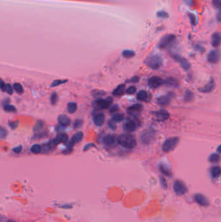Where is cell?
Instances as JSON below:
<instances>
[{
  "label": "cell",
  "mask_w": 221,
  "mask_h": 222,
  "mask_svg": "<svg viewBox=\"0 0 221 222\" xmlns=\"http://www.w3.org/2000/svg\"><path fill=\"white\" fill-rule=\"evenodd\" d=\"M117 143L127 149H133L136 146V140L132 134H123L117 137Z\"/></svg>",
  "instance_id": "obj_1"
},
{
  "label": "cell",
  "mask_w": 221,
  "mask_h": 222,
  "mask_svg": "<svg viewBox=\"0 0 221 222\" xmlns=\"http://www.w3.org/2000/svg\"><path fill=\"white\" fill-rule=\"evenodd\" d=\"M145 63L152 70H158L162 67L163 61L159 55H154L148 56L145 60Z\"/></svg>",
  "instance_id": "obj_2"
},
{
  "label": "cell",
  "mask_w": 221,
  "mask_h": 222,
  "mask_svg": "<svg viewBox=\"0 0 221 222\" xmlns=\"http://www.w3.org/2000/svg\"><path fill=\"white\" fill-rule=\"evenodd\" d=\"M180 139L178 137H171L166 140L162 145V150L168 153L173 151L177 146L179 143Z\"/></svg>",
  "instance_id": "obj_3"
},
{
  "label": "cell",
  "mask_w": 221,
  "mask_h": 222,
  "mask_svg": "<svg viewBox=\"0 0 221 222\" xmlns=\"http://www.w3.org/2000/svg\"><path fill=\"white\" fill-rule=\"evenodd\" d=\"M112 101L113 99L111 98V97H108V98L105 99H98L97 100L94 101L92 105L93 107L95 108L97 110L106 109L112 104Z\"/></svg>",
  "instance_id": "obj_4"
},
{
  "label": "cell",
  "mask_w": 221,
  "mask_h": 222,
  "mask_svg": "<svg viewBox=\"0 0 221 222\" xmlns=\"http://www.w3.org/2000/svg\"><path fill=\"white\" fill-rule=\"evenodd\" d=\"M175 39V35H171H171H165L161 38L159 44H158L159 48L161 49H166L169 48L170 45H171L174 42Z\"/></svg>",
  "instance_id": "obj_5"
},
{
  "label": "cell",
  "mask_w": 221,
  "mask_h": 222,
  "mask_svg": "<svg viewBox=\"0 0 221 222\" xmlns=\"http://www.w3.org/2000/svg\"><path fill=\"white\" fill-rule=\"evenodd\" d=\"M173 189L174 192L179 196H183L188 192V189L184 182L177 180L174 183Z\"/></svg>",
  "instance_id": "obj_6"
},
{
  "label": "cell",
  "mask_w": 221,
  "mask_h": 222,
  "mask_svg": "<svg viewBox=\"0 0 221 222\" xmlns=\"http://www.w3.org/2000/svg\"><path fill=\"white\" fill-rule=\"evenodd\" d=\"M173 58L174 60L177 61V62L180 64V66L182 67L184 70H189L191 67V64L186 59L184 58L183 56H180L179 55L174 54L173 55Z\"/></svg>",
  "instance_id": "obj_7"
},
{
  "label": "cell",
  "mask_w": 221,
  "mask_h": 222,
  "mask_svg": "<svg viewBox=\"0 0 221 222\" xmlns=\"http://www.w3.org/2000/svg\"><path fill=\"white\" fill-rule=\"evenodd\" d=\"M164 81L163 79H162L161 77H157V76H154V77H152L151 78L149 79V80L148 81V84L149 86L151 88H157L158 87H161L162 85L163 84Z\"/></svg>",
  "instance_id": "obj_8"
},
{
  "label": "cell",
  "mask_w": 221,
  "mask_h": 222,
  "mask_svg": "<svg viewBox=\"0 0 221 222\" xmlns=\"http://www.w3.org/2000/svg\"><path fill=\"white\" fill-rule=\"evenodd\" d=\"M220 60V53L219 50L215 49L211 51L208 55V60L211 64H216Z\"/></svg>",
  "instance_id": "obj_9"
},
{
  "label": "cell",
  "mask_w": 221,
  "mask_h": 222,
  "mask_svg": "<svg viewBox=\"0 0 221 222\" xmlns=\"http://www.w3.org/2000/svg\"><path fill=\"white\" fill-rule=\"evenodd\" d=\"M154 131L151 129H148L144 131L142 136H141V140H142L143 143L148 144L153 139H154Z\"/></svg>",
  "instance_id": "obj_10"
},
{
  "label": "cell",
  "mask_w": 221,
  "mask_h": 222,
  "mask_svg": "<svg viewBox=\"0 0 221 222\" xmlns=\"http://www.w3.org/2000/svg\"><path fill=\"white\" fill-rule=\"evenodd\" d=\"M103 143L107 147H114L117 144V138L115 135H108L104 138Z\"/></svg>",
  "instance_id": "obj_11"
},
{
  "label": "cell",
  "mask_w": 221,
  "mask_h": 222,
  "mask_svg": "<svg viewBox=\"0 0 221 222\" xmlns=\"http://www.w3.org/2000/svg\"><path fill=\"white\" fill-rule=\"evenodd\" d=\"M195 201L200 206L202 207H208L209 204V201L208 199L202 194L200 193H197L194 196Z\"/></svg>",
  "instance_id": "obj_12"
},
{
  "label": "cell",
  "mask_w": 221,
  "mask_h": 222,
  "mask_svg": "<svg viewBox=\"0 0 221 222\" xmlns=\"http://www.w3.org/2000/svg\"><path fill=\"white\" fill-rule=\"evenodd\" d=\"M138 127V123L134 119H129L124 124V129L127 132L131 133L135 130Z\"/></svg>",
  "instance_id": "obj_13"
},
{
  "label": "cell",
  "mask_w": 221,
  "mask_h": 222,
  "mask_svg": "<svg viewBox=\"0 0 221 222\" xmlns=\"http://www.w3.org/2000/svg\"><path fill=\"white\" fill-rule=\"evenodd\" d=\"M215 83L213 80V79H211L202 88L199 89V91L203 93H209L211 92L215 89Z\"/></svg>",
  "instance_id": "obj_14"
},
{
  "label": "cell",
  "mask_w": 221,
  "mask_h": 222,
  "mask_svg": "<svg viewBox=\"0 0 221 222\" xmlns=\"http://www.w3.org/2000/svg\"><path fill=\"white\" fill-rule=\"evenodd\" d=\"M155 116L158 121L164 122L169 118V113L165 110H160L156 112Z\"/></svg>",
  "instance_id": "obj_15"
},
{
  "label": "cell",
  "mask_w": 221,
  "mask_h": 222,
  "mask_svg": "<svg viewBox=\"0 0 221 222\" xmlns=\"http://www.w3.org/2000/svg\"><path fill=\"white\" fill-rule=\"evenodd\" d=\"M143 110V106L141 104H134L127 109V113L130 115H137Z\"/></svg>",
  "instance_id": "obj_16"
},
{
  "label": "cell",
  "mask_w": 221,
  "mask_h": 222,
  "mask_svg": "<svg viewBox=\"0 0 221 222\" xmlns=\"http://www.w3.org/2000/svg\"><path fill=\"white\" fill-rule=\"evenodd\" d=\"M93 121L97 126H102L105 123V116L103 113H98L94 116Z\"/></svg>",
  "instance_id": "obj_17"
},
{
  "label": "cell",
  "mask_w": 221,
  "mask_h": 222,
  "mask_svg": "<svg viewBox=\"0 0 221 222\" xmlns=\"http://www.w3.org/2000/svg\"><path fill=\"white\" fill-rule=\"evenodd\" d=\"M58 121L61 126L63 127L69 126L71 123L70 118L66 115H60L58 118Z\"/></svg>",
  "instance_id": "obj_18"
},
{
  "label": "cell",
  "mask_w": 221,
  "mask_h": 222,
  "mask_svg": "<svg viewBox=\"0 0 221 222\" xmlns=\"http://www.w3.org/2000/svg\"><path fill=\"white\" fill-rule=\"evenodd\" d=\"M220 41H221L220 34L219 33H215L212 35V38H211V44L213 45V47L214 48L219 47L220 44Z\"/></svg>",
  "instance_id": "obj_19"
},
{
  "label": "cell",
  "mask_w": 221,
  "mask_h": 222,
  "mask_svg": "<svg viewBox=\"0 0 221 222\" xmlns=\"http://www.w3.org/2000/svg\"><path fill=\"white\" fill-rule=\"evenodd\" d=\"M124 90H125V84H121L119 86L116 88L114 91H113V95L116 96H120L124 94Z\"/></svg>",
  "instance_id": "obj_20"
},
{
  "label": "cell",
  "mask_w": 221,
  "mask_h": 222,
  "mask_svg": "<svg viewBox=\"0 0 221 222\" xmlns=\"http://www.w3.org/2000/svg\"><path fill=\"white\" fill-rule=\"evenodd\" d=\"M149 94L145 90H140L137 94V99L141 101H146L149 99Z\"/></svg>",
  "instance_id": "obj_21"
},
{
  "label": "cell",
  "mask_w": 221,
  "mask_h": 222,
  "mask_svg": "<svg viewBox=\"0 0 221 222\" xmlns=\"http://www.w3.org/2000/svg\"><path fill=\"white\" fill-rule=\"evenodd\" d=\"M165 83L167 86L171 87H177L179 84L177 79H175L174 78H172V77L167 78L165 81Z\"/></svg>",
  "instance_id": "obj_22"
},
{
  "label": "cell",
  "mask_w": 221,
  "mask_h": 222,
  "mask_svg": "<svg viewBox=\"0 0 221 222\" xmlns=\"http://www.w3.org/2000/svg\"><path fill=\"white\" fill-rule=\"evenodd\" d=\"M84 134L82 132H77V133H75L74 135L73 136L72 138L71 139V141L73 142V144H75L77 143H78L80 142L82 138H83Z\"/></svg>",
  "instance_id": "obj_23"
},
{
  "label": "cell",
  "mask_w": 221,
  "mask_h": 222,
  "mask_svg": "<svg viewBox=\"0 0 221 222\" xmlns=\"http://www.w3.org/2000/svg\"><path fill=\"white\" fill-rule=\"evenodd\" d=\"M157 103L162 106H167L169 103V99L166 96L160 97L157 99Z\"/></svg>",
  "instance_id": "obj_24"
},
{
  "label": "cell",
  "mask_w": 221,
  "mask_h": 222,
  "mask_svg": "<svg viewBox=\"0 0 221 222\" xmlns=\"http://www.w3.org/2000/svg\"><path fill=\"white\" fill-rule=\"evenodd\" d=\"M194 99V94L192 91L188 90L184 94V100L186 102H190Z\"/></svg>",
  "instance_id": "obj_25"
},
{
  "label": "cell",
  "mask_w": 221,
  "mask_h": 222,
  "mask_svg": "<svg viewBox=\"0 0 221 222\" xmlns=\"http://www.w3.org/2000/svg\"><path fill=\"white\" fill-rule=\"evenodd\" d=\"M67 111H68L69 113H70V114L74 113L77 109V103H74V102H70V103L67 104Z\"/></svg>",
  "instance_id": "obj_26"
},
{
  "label": "cell",
  "mask_w": 221,
  "mask_h": 222,
  "mask_svg": "<svg viewBox=\"0 0 221 222\" xmlns=\"http://www.w3.org/2000/svg\"><path fill=\"white\" fill-rule=\"evenodd\" d=\"M44 128V123L42 121H38L34 127V131L36 133L42 131Z\"/></svg>",
  "instance_id": "obj_27"
},
{
  "label": "cell",
  "mask_w": 221,
  "mask_h": 222,
  "mask_svg": "<svg viewBox=\"0 0 221 222\" xmlns=\"http://www.w3.org/2000/svg\"><path fill=\"white\" fill-rule=\"evenodd\" d=\"M220 168L219 166H214L211 169V174L213 178H217L220 175Z\"/></svg>",
  "instance_id": "obj_28"
},
{
  "label": "cell",
  "mask_w": 221,
  "mask_h": 222,
  "mask_svg": "<svg viewBox=\"0 0 221 222\" xmlns=\"http://www.w3.org/2000/svg\"><path fill=\"white\" fill-rule=\"evenodd\" d=\"M2 90L5 92H7L9 94H13L14 92L13 87L10 84H4L2 88Z\"/></svg>",
  "instance_id": "obj_29"
},
{
  "label": "cell",
  "mask_w": 221,
  "mask_h": 222,
  "mask_svg": "<svg viewBox=\"0 0 221 222\" xmlns=\"http://www.w3.org/2000/svg\"><path fill=\"white\" fill-rule=\"evenodd\" d=\"M124 116L122 114H116L112 118V121L114 123H120L123 121Z\"/></svg>",
  "instance_id": "obj_30"
},
{
  "label": "cell",
  "mask_w": 221,
  "mask_h": 222,
  "mask_svg": "<svg viewBox=\"0 0 221 222\" xmlns=\"http://www.w3.org/2000/svg\"><path fill=\"white\" fill-rule=\"evenodd\" d=\"M160 169L163 174L168 176V177L172 175V173L171 172V170H170L166 166H165V165H161L160 167Z\"/></svg>",
  "instance_id": "obj_31"
},
{
  "label": "cell",
  "mask_w": 221,
  "mask_h": 222,
  "mask_svg": "<svg viewBox=\"0 0 221 222\" xmlns=\"http://www.w3.org/2000/svg\"><path fill=\"white\" fill-rule=\"evenodd\" d=\"M123 56L126 59H131L135 56V52L132 50H124L123 52Z\"/></svg>",
  "instance_id": "obj_32"
},
{
  "label": "cell",
  "mask_w": 221,
  "mask_h": 222,
  "mask_svg": "<svg viewBox=\"0 0 221 222\" xmlns=\"http://www.w3.org/2000/svg\"><path fill=\"white\" fill-rule=\"evenodd\" d=\"M56 137H57L60 142H62V143L66 144L67 141H68V136L66 133H60Z\"/></svg>",
  "instance_id": "obj_33"
},
{
  "label": "cell",
  "mask_w": 221,
  "mask_h": 222,
  "mask_svg": "<svg viewBox=\"0 0 221 222\" xmlns=\"http://www.w3.org/2000/svg\"><path fill=\"white\" fill-rule=\"evenodd\" d=\"M209 161L212 163H217L220 161V155L217 153H213L209 157Z\"/></svg>",
  "instance_id": "obj_34"
},
{
  "label": "cell",
  "mask_w": 221,
  "mask_h": 222,
  "mask_svg": "<svg viewBox=\"0 0 221 222\" xmlns=\"http://www.w3.org/2000/svg\"><path fill=\"white\" fill-rule=\"evenodd\" d=\"M13 89L18 94H22L24 92V88L20 83H14Z\"/></svg>",
  "instance_id": "obj_35"
},
{
  "label": "cell",
  "mask_w": 221,
  "mask_h": 222,
  "mask_svg": "<svg viewBox=\"0 0 221 222\" xmlns=\"http://www.w3.org/2000/svg\"><path fill=\"white\" fill-rule=\"evenodd\" d=\"M106 92L104 90H93L92 92V94L93 97H99L106 95Z\"/></svg>",
  "instance_id": "obj_36"
},
{
  "label": "cell",
  "mask_w": 221,
  "mask_h": 222,
  "mask_svg": "<svg viewBox=\"0 0 221 222\" xmlns=\"http://www.w3.org/2000/svg\"><path fill=\"white\" fill-rule=\"evenodd\" d=\"M31 150L33 153H35V154H39L42 151V148L40 146H39L38 144H35L31 147Z\"/></svg>",
  "instance_id": "obj_37"
},
{
  "label": "cell",
  "mask_w": 221,
  "mask_h": 222,
  "mask_svg": "<svg viewBox=\"0 0 221 222\" xmlns=\"http://www.w3.org/2000/svg\"><path fill=\"white\" fill-rule=\"evenodd\" d=\"M3 109L5 111L8 112H15L17 111L16 108L14 106L10 105H5L3 107Z\"/></svg>",
  "instance_id": "obj_38"
},
{
  "label": "cell",
  "mask_w": 221,
  "mask_h": 222,
  "mask_svg": "<svg viewBox=\"0 0 221 222\" xmlns=\"http://www.w3.org/2000/svg\"><path fill=\"white\" fill-rule=\"evenodd\" d=\"M58 99H59V97L57 94L56 92H53L51 94V104L53 105H56L58 102Z\"/></svg>",
  "instance_id": "obj_39"
},
{
  "label": "cell",
  "mask_w": 221,
  "mask_h": 222,
  "mask_svg": "<svg viewBox=\"0 0 221 222\" xmlns=\"http://www.w3.org/2000/svg\"><path fill=\"white\" fill-rule=\"evenodd\" d=\"M7 136V130L3 127L0 126V139H5Z\"/></svg>",
  "instance_id": "obj_40"
},
{
  "label": "cell",
  "mask_w": 221,
  "mask_h": 222,
  "mask_svg": "<svg viewBox=\"0 0 221 222\" xmlns=\"http://www.w3.org/2000/svg\"><path fill=\"white\" fill-rule=\"evenodd\" d=\"M67 82V80H66V79H65V80H60V79H59V80H55L51 83V87H57V86H59V85L61 84H64Z\"/></svg>",
  "instance_id": "obj_41"
},
{
  "label": "cell",
  "mask_w": 221,
  "mask_h": 222,
  "mask_svg": "<svg viewBox=\"0 0 221 222\" xmlns=\"http://www.w3.org/2000/svg\"><path fill=\"white\" fill-rule=\"evenodd\" d=\"M157 16L158 17V18H167L169 17V14L167 13L166 12V11L161 10V11H159V12H158Z\"/></svg>",
  "instance_id": "obj_42"
},
{
  "label": "cell",
  "mask_w": 221,
  "mask_h": 222,
  "mask_svg": "<svg viewBox=\"0 0 221 222\" xmlns=\"http://www.w3.org/2000/svg\"><path fill=\"white\" fill-rule=\"evenodd\" d=\"M82 124H83V121L82 120V119H76L74 123H73V127H74L75 129H78L82 127Z\"/></svg>",
  "instance_id": "obj_43"
},
{
  "label": "cell",
  "mask_w": 221,
  "mask_h": 222,
  "mask_svg": "<svg viewBox=\"0 0 221 222\" xmlns=\"http://www.w3.org/2000/svg\"><path fill=\"white\" fill-rule=\"evenodd\" d=\"M135 92H136V88H135L134 86H131V87H128L126 90L127 94H128L129 95L134 94Z\"/></svg>",
  "instance_id": "obj_44"
},
{
  "label": "cell",
  "mask_w": 221,
  "mask_h": 222,
  "mask_svg": "<svg viewBox=\"0 0 221 222\" xmlns=\"http://www.w3.org/2000/svg\"><path fill=\"white\" fill-rule=\"evenodd\" d=\"M9 127L12 129H15L17 127H18L19 125V122L18 121H15V122H9Z\"/></svg>",
  "instance_id": "obj_45"
},
{
  "label": "cell",
  "mask_w": 221,
  "mask_h": 222,
  "mask_svg": "<svg viewBox=\"0 0 221 222\" xmlns=\"http://www.w3.org/2000/svg\"><path fill=\"white\" fill-rule=\"evenodd\" d=\"M212 2L215 8L217 9H220V0H213Z\"/></svg>",
  "instance_id": "obj_46"
},
{
  "label": "cell",
  "mask_w": 221,
  "mask_h": 222,
  "mask_svg": "<svg viewBox=\"0 0 221 222\" xmlns=\"http://www.w3.org/2000/svg\"><path fill=\"white\" fill-rule=\"evenodd\" d=\"M160 183H161V185L162 186L163 188H164V189H167V181H166L165 178H163L162 177H160Z\"/></svg>",
  "instance_id": "obj_47"
},
{
  "label": "cell",
  "mask_w": 221,
  "mask_h": 222,
  "mask_svg": "<svg viewBox=\"0 0 221 222\" xmlns=\"http://www.w3.org/2000/svg\"><path fill=\"white\" fill-rule=\"evenodd\" d=\"M189 18H190V20H191V23L192 25H195L196 22V18L194 14H189Z\"/></svg>",
  "instance_id": "obj_48"
},
{
  "label": "cell",
  "mask_w": 221,
  "mask_h": 222,
  "mask_svg": "<svg viewBox=\"0 0 221 222\" xmlns=\"http://www.w3.org/2000/svg\"><path fill=\"white\" fill-rule=\"evenodd\" d=\"M139 81V77L138 76H134V77H132V79H130V80L127 81V82L135 83H138Z\"/></svg>",
  "instance_id": "obj_49"
},
{
  "label": "cell",
  "mask_w": 221,
  "mask_h": 222,
  "mask_svg": "<svg viewBox=\"0 0 221 222\" xmlns=\"http://www.w3.org/2000/svg\"><path fill=\"white\" fill-rule=\"evenodd\" d=\"M21 150H22V146H19L18 147H16L13 150V151L16 153H20L21 151Z\"/></svg>",
  "instance_id": "obj_50"
},
{
  "label": "cell",
  "mask_w": 221,
  "mask_h": 222,
  "mask_svg": "<svg viewBox=\"0 0 221 222\" xmlns=\"http://www.w3.org/2000/svg\"><path fill=\"white\" fill-rule=\"evenodd\" d=\"M92 147H95V144H92V143L88 144H87L86 146H85V147H84V151H86L88 150L89 149H90V148H91Z\"/></svg>",
  "instance_id": "obj_51"
},
{
  "label": "cell",
  "mask_w": 221,
  "mask_h": 222,
  "mask_svg": "<svg viewBox=\"0 0 221 222\" xmlns=\"http://www.w3.org/2000/svg\"><path fill=\"white\" fill-rule=\"evenodd\" d=\"M119 109V107H118V105H114V106H112V108H111V109H110V112L111 113H114V112H116V111H117V110Z\"/></svg>",
  "instance_id": "obj_52"
},
{
  "label": "cell",
  "mask_w": 221,
  "mask_h": 222,
  "mask_svg": "<svg viewBox=\"0 0 221 222\" xmlns=\"http://www.w3.org/2000/svg\"><path fill=\"white\" fill-rule=\"evenodd\" d=\"M109 126H110V127L111 128V129H115L116 128V124H115V123L114 122H113L112 121H110V122H109Z\"/></svg>",
  "instance_id": "obj_53"
},
{
  "label": "cell",
  "mask_w": 221,
  "mask_h": 222,
  "mask_svg": "<svg viewBox=\"0 0 221 222\" xmlns=\"http://www.w3.org/2000/svg\"><path fill=\"white\" fill-rule=\"evenodd\" d=\"M4 81L2 80V79H1V78H0V88H1L2 89V87L3 86V85H4Z\"/></svg>",
  "instance_id": "obj_54"
},
{
  "label": "cell",
  "mask_w": 221,
  "mask_h": 222,
  "mask_svg": "<svg viewBox=\"0 0 221 222\" xmlns=\"http://www.w3.org/2000/svg\"><path fill=\"white\" fill-rule=\"evenodd\" d=\"M217 20H218L219 21H220V13H219L218 14V15H217Z\"/></svg>",
  "instance_id": "obj_55"
},
{
  "label": "cell",
  "mask_w": 221,
  "mask_h": 222,
  "mask_svg": "<svg viewBox=\"0 0 221 222\" xmlns=\"http://www.w3.org/2000/svg\"><path fill=\"white\" fill-rule=\"evenodd\" d=\"M217 151H218V152L220 153V146H219V147H218V150H217Z\"/></svg>",
  "instance_id": "obj_56"
}]
</instances>
